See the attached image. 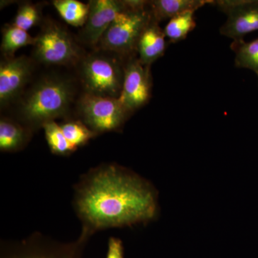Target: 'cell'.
I'll return each instance as SVG.
<instances>
[{"instance_id":"1","label":"cell","mask_w":258,"mask_h":258,"mask_svg":"<svg viewBox=\"0 0 258 258\" xmlns=\"http://www.w3.org/2000/svg\"><path fill=\"white\" fill-rule=\"evenodd\" d=\"M75 211L81 235L150 221L157 212L152 185L123 166L103 164L91 169L75 186Z\"/></svg>"},{"instance_id":"2","label":"cell","mask_w":258,"mask_h":258,"mask_svg":"<svg viewBox=\"0 0 258 258\" xmlns=\"http://www.w3.org/2000/svg\"><path fill=\"white\" fill-rule=\"evenodd\" d=\"M76 96L71 79L59 76H44L18 98V121L32 132L45 123L69 115Z\"/></svg>"},{"instance_id":"3","label":"cell","mask_w":258,"mask_h":258,"mask_svg":"<svg viewBox=\"0 0 258 258\" xmlns=\"http://www.w3.org/2000/svg\"><path fill=\"white\" fill-rule=\"evenodd\" d=\"M125 3L126 8L115 17L96 48L124 60L137 56L139 39L152 20L149 1L125 0Z\"/></svg>"},{"instance_id":"4","label":"cell","mask_w":258,"mask_h":258,"mask_svg":"<svg viewBox=\"0 0 258 258\" xmlns=\"http://www.w3.org/2000/svg\"><path fill=\"white\" fill-rule=\"evenodd\" d=\"M125 60L112 52L95 51L79 64V77L84 92L118 98L123 88Z\"/></svg>"},{"instance_id":"5","label":"cell","mask_w":258,"mask_h":258,"mask_svg":"<svg viewBox=\"0 0 258 258\" xmlns=\"http://www.w3.org/2000/svg\"><path fill=\"white\" fill-rule=\"evenodd\" d=\"M35 37L33 55L40 63L76 66L86 55L70 32L55 22L47 21Z\"/></svg>"},{"instance_id":"6","label":"cell","mask_w":258,"mask_h":258,"mask_svg":"<svg viewBox=\"0 0 258 258\" xmlns=\"http://www.w3.org/2000/svg\"><path fill=\"white\" fill-rule=\"evenodd\" d=\"M77 109L80 120L97 135L117 132L131 115L118 98L85 92L78 101Z\"/></svg>"},{"instance_id":"7","label":"cell","mask_w":258,"mask_h":258,"mask_svg":"<svg viewBox=\"0 0 258 258\" xmlns=\"http://www.w3.org/2000/svg\"><path fill=\"white\" fill-rule=\"evenodd\" d=\"M88 239L80 235L70 243H60L35 233L5 249L1 258H82Z\"/></svg>"},{"instance_id":"8","label":"cell","mask_w":258,"mask_h":258,"mask_svg":"<svg viewBox=\"0 0 258 258\" xmlns=\"http://www.w3.org/2000/svg\"><path fill=\"white\" fill-rule=\"evenodd\" d=\"M152 86L151 66L142 63L137 56L125 60L124 79L118 99L131 115L147 104Z\"/></svg>"},{"instance_id":"9","label":"cell","mask_w":258,"mask_h":258,"mask_svg":"<svg viewBox=\"0 0 258 258\" xmlns=\"http://www.w3.org/2000/svg\"><path fill=\"white\" fill-rule=\"evenodd\" d=\"M212 5L227 15L220 34L233 41L258 30V0H217Z\"/></svg>"},{"instance_id":"10","label":"cell","mask_w":258,"mask_h":258,"mask_svg":"<svg viewBox=\"0 0 258 258\" xmlns=\"http://www.w3.org/2000/svg\"><path fill=\"white\" fill-rule=\"evenodd\" d=\"M33 61L26 56L4 58L0 64V104L5 108L25 92L32 78Z\"/></svg>"},{"instance_id":"11","label":"cell","mask_w":258,"mask_h":258,"mask_svg":"<svg viewBox=\"0 0 258 258\" xmlns=\"http://www.w3.org/2000/svg\"><path fill=\"white\" fill-rule=\"evenodd\" d=\"M89 14L80 30L79 41L96 49L103 34L115 17L126 8L125 0H91Z\"/></svg>"},{"instance_id":"12","label":"cell","mask_w":258,"mask_h":258,"mask_svg":"<svg viewBox=\"0 0 258 258\" xmlns=\"http://www.w3.org/2000/svg\"><path fill=\"white\" fill-rule=\"evenodd\" d=\"M166 35L159 23L152 21L142 34L137 47V57L144 64L151 66L164 55L166 49Z\"/></svg>"},{"instance_id":"13","label":"cell","mask_w":258,"mask_h":258,"mask_svg":"<svg viewBox=\"0 0 258 258\" xmlns=\"http://www.w3.org/2000/svg\"><path fill=\"white\" fill-rule=\"evenodd\" d=\"M213 0H152L149 1L152 18L161 23L188 12H196Z\"/></svg>"},{"instance_id":"14","label":"cell","mask_w":258,"mask_h":258,"mask_svg":"<svg viewBox=\"0 0 258 258\" xmlns=\"http://www.w3.org/2000/svg\"><path fill=\"white\" fill-rule=\"evenodd\" d=\"M32 131L19 121L2 117L0 120V150L16 152L26 147Z\"/></svg>"},{"instance_id":"15","label":"cell","mask_w":258,"mask_h":258,"mask_svg":"<svg viewBox=\"0 0 258 258\" xmlns=\"http://www.w3.org/2000/svg\"><path fill=\"white\" fill-rule=\"evenodd\" d=\"M36 37L13 25H7L3 30L1 52L4 58L14 57L17 50L21 47L34 45Z\"/></svg>"},{"instance_id":"16","label":"cell","mask_w":258,"mask_h":258,"mask_svg":"<svg viewBox=\"0 0 258 258\" xmlns=\"http://www.w3.org/2000/svg\"><path fill=\"white\" fill-rule=\"evenodd\" d=\"M52 4L61 18L72 26L83 28L87 21L89 4L77 0H55Z\"/></svg>"},{"instance_id":"17","label":"cell","mask_w":258,"mask_h":258,"mask_svg":"<svg viewBox=\"0 0 258 258\" xmlns=\"http://www.w3.org/2000/svg\"><path fill=\"white\" fill-rule=\"evenodd\" d=\"M231 48L235 53L236 67L251 70L258 77V38L249 42L233 41Z\"/></svg>"},{"instance_id":"18","label":"cell","mask_w":258,"mask_h":258,"mask_svg":"<svg viewBox=\"0 0 258 258\" xmlns=\"http://www.w3.org/2000/svg\"><path fill=\"white\" fill-rule=\"evenodd\" d=\"M195 12H188L171 19L164 29L166 37L172 43L184 40L196 28Z\"/></svg>"},{"instance_id":"19","label":"cell","mask_w":258,"mask_h":258,"mask_svg":"<svg viewBox=\"0 0 258 258\" xmlns=\"http://www.w3.org/2000/svg\"><path fill=\"white\" fill-rule=\"evenodd\" d=\"M45 139L51 152L57 155L66 156L76 152L77 149L68 142L60 125L55 120L47 122L42 126Z\"/></svg>"},{"instance_id":"20","label":"cell","mask_w":258,"mask_h":258,"mask_svg":"<svg viewBox=\"0 0 258 258\" xmlns=\"http://www.w3.org/2000/svg\"><path fill=\"white\" fill-rule=\"evenodd\" d=\"M60 125L68 142L76 149L86 145L91 139L97 136L80 119L67 120Z\"/></svg>"},{"instance_id":"21","label":"cell","mask_w":258,"mask_h":258,"mask_svg":"<svg viewBox=\"0 0 258 258\" xmlns=\"http://www.w3.org/2000/svg\"><path fill=\"white\" fill-rule=\"evenodd\" d=\"M42 8L39 5L24 3L19 7L15 18V26L28 31L41 20Z\"/></svg>"},{"instance_id":"22","label":"cell","mask_w":258,"mask_h":258,"mask_svg":"<svg viewBox=\"0 0 258 258\" xmlns=\"http://www.w3.org/2000/svg\"><path fill=\"white\" fill-rule=\"evenodd\" d=\"M106 258H123V244L119 239L110 237Z\"/></svg>"}]
</instances>
